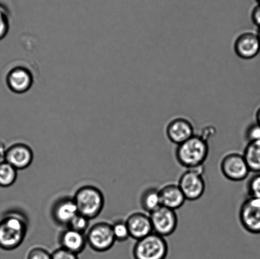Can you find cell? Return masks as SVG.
I'll return each instance as SVG.
<instances>
[{
	"label": "cell",
	"instance_id": "8fae6325",
	"mask_svg": "<svg viewBox=\"0 0 260 259\" xmlns=\"http://www.w3.org/2000/svg\"><path fill=\"white\" fill-rule=\"evenodd\" d=\"M5 161L18 170L27 168L31 164L34 154L30 147L24 143L13 144L5 152Z\"/></svg>",
	"mask_w": 260,
	"mask_h": 259
},
{
	"label": "cell",
	"instance_id": "8992f818",
	"mask_svg": "<svg viewBox=\"0 0 260 259\" xmlns=\"http://www.w3.org/2000/svg\"><path fill=\"white\" fill-rule=\"evenodd\" d=\"M242 227L250 235L260 233V199L247 197L242 203L239 212Z\"/></svg>",
	"mask_w": 260,
	"mask_h": 259
},
{
	"label": "cell",
	"instance_id": "277c9868",
	"mask_svg": "<svg viewBox=\"0 0 260 259\" xmlns=\"http://www.w3.org/2000/svg\"><path fill=\"white\" fill-rule=\"evenodd\" d=\"M168 245L165 237L154 233L137 240L133 249L135 259H166Z\"/></svg>",
	"mask_w": 260,
	"mask_h": 259
},
{
	"label": "cell",
	"instance_id": "83f0119b",
	"mask_svg": "<svg viewBox=\"0 0 260 259\" xmlns=\"http://www.w3.org/2000/svg\"><path fill=\"white\" fill-rule=\"evenodd\" d=\"M251 20L256 27L260 28V5L256 4L252 10Z\"/></svg>",
	"mask_w": 260,
	"mask_h": 259
},
{
	"label": "cell",
	"instance_id": "4316f807",
	"mask_svg": "<svg viewBox=\"0 0 260 259\" xmlns=\"http://www.w3.org/2000/svg\"><path fill=\"white\" fill-rule=\"evenodd\" d=\"M9 22L6 14L0 9V40L4 38L9 31Z\"/></svg>",
	"mask_w": 260,
	"mask_h": 259
},
{
	"label": "cell",
	"instance_id": "30bf717a",
	"mask_svg": "<svg viewBox=\"0 0 260 259\" xmlns=\"http://www.w3.org/2000/svg\"><path fill=\"white\" fill-rule=\"evenodd\" d=\"M234 51L242 59H254L260 52V41L257 32L242 33L234 43Z\"/></svg>",
	"mask_w": 260,
	"mask_h": 259
},
{
	"label": "cell",
	"instance_id": "9c48e42d",
	"mask_svg": "<svg viewBox=\"0 0 260 259\" xmlns=\"http://www.w3.org/2000/svg\"><path fill=\"white\" fill-rule=\"evenodd\" d=\"M153 233L162 237H169L178 227V217L175 210L160 206L149 214Z\"/></svg>",
	"mask_w": 260,
	"mask_h": 259
},
{
	"label": "cell",
	"instance_id": "d4e9b609",
	"mask_svg": "<svg viewBox=\"0 0 260 259\" xmlns=\"http://www.w3.org/2000/svg\"><path fill=\"white\" fill-rule=\"evenodd\" d=\"M27 259H52V253L45 248L36 247L28 253Z\"/></svg>",
	"mask_w": 260,
	"mask_h": 259
},
{
	"label": "cell",
	"instance_id": "5b68a950",
	"mask_svg": "<svg viewBox=\"0 0 260 259\" xmlns=\"http://www.w3.org/2000/svg\"><path fill=\"white\" fill-rule=\"evenodd\" d=\"M203 166L187 169L181 175L178 185L184 195L186 200L196 201L202 197L206 190L203 178Z\"/></svg>",
	"mask_w": 260,
	"mask_h": 259
},
{
	"label": "cell",
	"instance_id": "4fadbf2b",
	"mask_svg": "<svg viewBox=\"0 0 260 259\" xmlns=\"http://www.w3.org/2000/svg\"><path fill=\"white\" fill-rule=\"evenodd\" d=\"M166 134L172 143L179 145L194 135V129L187 119L178 118L168 124Z\"/></svg>",
	"mask_w": 260,
	"mask_h": 259
},
{
	"label": "cell",
	"instance_id": "e0dca14e",
	"mask_svg": "<svg viewBox=\"0 0 260 259\" xmlns=\"http://www.w3.org/2000/svg\"><path fill=\"white\" fill-rule=\"evenodd\" d=\"M59 243L61 248L78 255L85 250L87 242L85 233L68 228L61 233Z\"/></svg>",
	"mask_w": 260,
	"mask_h": 259
},
{
	"label": "cell",
	"instance_id": "d6986e66",
	"mask_svg": "<svg viewBox=\"0 0 260 259\" xmlns=\"http://www.w3.org/2000/svg\"><path fill=\"white\" fill-rule=\"evenodd\" d=\"M140 205L144 212L149 214L161 206L159 189L150 187L145 190L140 197Z\"/></svg>",
	"mask_w": 260,
	"mask_h": 259
},
{
	"label": "cell",
	"instance_id": "ba28073f",
	"mask_svg": "<svg viewBox=\"0 0 260 259\" xmlns=\"http://www.w3.org/2000/svg\"><path fill=\"white\" fill-rule=\"evenodd\" d=\"M86 238L89 246L99 252H106L110 249L116 242L112 225L105 222L94 225L88 230Z\"/></svg>",
	"mask_w": 260,
	"mask_h": 259
},
{
	"label": "cell",
	"instance_id": "cb8c5ba5",
	"mask_svg": "<svg viewBox=\"0 0 260 259\" xmlns=\"http://www.w3.org/2000/svg\"><path fill=\"white\" fill-rule=\"evenodd\" d=\"M248 143L251 141H260V125L256 122L251 123L248 127L245 134Z\"/></svg>",
	"mask_w": 260,
	"mask_h": 259
},
{
	"label": "cell",
	"instance_id": "5bb4252c",
	"mask_svg": "<svg viewBox=\"0 0 260 259\" xmlns=\"http://www.w3.org/2000/svg\"><path fill=\"white\" fill-rule=\"evenodd\" d=\"M130 237L139 240L153 233L149 214L137 212L133 213L126 220Z\"/></svg>",
	"mask_w": 260,
	"mask_h": 259
},
{
	"label": "cell",
	"instance_id": "ffe728a7",
	"mask_svg": "<svg viewBox=\"0 0 260 259\" xmlns=\"http://www.w3.org/2000/svg\"><path fill=\"white\" fill-rule=\"evenodd\" d=\"M17 170L6 161L0 162V187L12 186L16 181Z\"/></svg>",
	"mask_w": 260,
	"mask_h": 259
},
{
	"label": "cell",
	"instance_id": "4dcf8cb0",
	"mask_svg": "<svg viewBox=\"0 0 260 259\" xmlns=\"http://www.w3.org/2000/svg\"><path fill=\"white\" fill-rule=\"evenodd\" d=\"M256 1L259 5H260V0H256Z\"/></svg>",
	"mask_w": 260,
	"mask_h": 259
},
{
	"label": "cell",
	"instance_id": "f546056e",
	"mask_svg": "<svg viewBox=\"0 0 260 259\" xmlns=\"http://www.w3.org/2000/svg\"><path fill=\"white\" fill-rule=\"evenodd\" d=\"M257 34H258V38L260 41V28H259L258 31H257Z\"/></svg>",
	"mask_w": 260,
	"mask_h": 259
},
{
	"label": "cell",
	"instance_id": "9a60e30c",
	"mask_svg": "<svg viewBox=\"0 0 260 259\" xmlns=\"http://www.w3.org/2000/svg\"><path fill=\"white\" fill-rule=\"evenodd\" d=\"M7 84L13 92L22 94L27 92L33 84V76L27 68L17 67L10 71Z\"/></svg>",
	"mask_w": 260,
	"mask_h": 259
},
{
	"label": "cell",
	"instance_id": "7402d4cb",
	"mask_svg": "<svg viewBox=\"0 0 260 259\" xmlns=\"http://www.w3.org/2000/svg\"><path fill=\"white\" fill-rule=\"evenodd\" d=\"M112 229L116 241L124 242L130 237L128 227L126 220H118L112 225Z\"/></svg>",
	"mask_w": 260,
	"mask_h": 259
},
{
	"label": "cell",
	"instance_id": "7a4b0ae2",
	"mask_svg": "<svg viewBox=\"0 0 260 259\" xmlns=\"http://www.w3.org/2000/svg\"><path fill=\"white\" fill-rule=\"evenodd\" d=\"M207 140L202 136L193 135L178 145L175 157L181 166L190 169L204 166L209 155Z\"/></svg>",
	"mask_w": 260,
	"mask_h": 259
},
{
	"label": "cell",
	"instance_id": "52a82bcc",
	"mask_svg": "<svg viewBox=\"0 0 260 259\" xmlns=\"http://www.w3.org/2000/svg\"><path fill=\"white\" fill-rule=\"evenodd\" d=\"M221 173L231 181H243L248 178L251 173L243 154H226L220 163Z\"/></svg>",
	"mask_w": 260,
	"mask_h": 259
},
{
	"label": "cell",
	"instance_id": "603a6c76",
	"mask_svg": "<svg viewBox=\"0 0 260 259\" xmlns=\"http://www.w3.org/2000/svg\"><path fill=\"white\" fill-rule=\"evenodd\" d=\"M89 220L90 219H88L87 217L80 214H78L71 220L68 227L76 231V232L85 233L88 228Z\"/></svg>",
	"mask_w": 260,
	"mask_h": 259
},
{
	"label": "cell",
	"instance_id": "2e32d148",
	"mask_svg": "<svg viewBox=\"0 0 260 259\" xmlns=\"http://www.w3.org/2000/svg\"><path fill=\"white\" fill-rule=\"evenodd\" d=\"M162 206L173 210L180 209L186 199L178 184H168L159 189Z\"/></svg>",
	"mask_w": 260,
	"mask_h": 259
},
{
	"label": "cell",
	"instance_id": "3957f363",
	"mask_svg": "<svg viewBox=\"0 0 260 259\" xmlns=\"http://www.w3.org/2000/svg\"><path fill=\"white\" fill-rule=\"evenodd\" d=\"M73 199L77 206L79 214L90 220L95 219L101 214L105 203L103 192L91 185L79 189Z\"/></svg>",
	"mask_w": 260,
	"mask_h": 259
},
{
	"label": "cell",
	"instance_id": "44dd1931",
	"mask_svg": "<svg viewBox=\"0 0 260 259\" xmlns=\"http://www.w3.org/2000/svg\"><path fill=\"white\" fill-rule=\"evenodd\" d=\"M246 184L248 197L260 199V172H251Z\"/></svg>",
	"mask_w": 260,
	"mask_h": 259
},
{
	"label": "cell",
	"instance_id": "7c38bea8",
	"mask_svg": "<svg viewBox=\"0 0 260 259\" xmlns=\"http://www.w3.org/2000/svg\"><path fill=\"white\" fill-rule=\"evenodd\" d=\"M79 214L73 198L63 197L53 204L51 210L52 219L57 225L67 226Z\"/></svg>",
	"mask_w": 260,
	"mask_h": 259
},
{
	"label": "cell",
	"instance_id": "ac0fdd59",
	"mask_svg": "<svg viewBox=\"0 0 260 259\" xmlns=\"http://www.w3.org/2000/svg\"><path fill=\"white\" fill-rule=\"evenodd\" d=\"M242 154L251 172H260V141L247 143Z\"/></svg>",
	"mask_w": 260,
	"mask_h": 259
},
{
	"label": "cell",
	"instance_id": "f1b7e54d",
	"mask_svg": "<svg viewBox=\"0 0 260 259\" xmlns=\"http://www.w3.org/2000/svg\"><path fill=\"white\" fill-rule=\"evenodd\" d=\"M255 121L260 125V106L257 109L255 113Z\"/></svg>",
	"mask_w": 260,
	"mask_h": 259
},
{
	"label": "cell",
	"instance_id": "484cf974",
	"mask_svg": "<svg viewBox=\"0 0 260 259\" xmlns=\"http://www.w3.org/2000/svg\"><path fill=\"white\" fill-rule=\"evenodd\" d=\"M52 259H78V255L61 247L52 253Z\"/></svg>",
	"mask_w": 260,
	"mask_h": 259
},
{
	"label": "cell",
	"instance_id": "6da1fadb",
	"mask_svg": "<svg viewBox=\"0 0 260 259\" xmlns=\"http://www.w3.org/2000/svg\"><path fill=\"white\" fill-rule=\"evenodd\" d=\"M29 220L24 213L13 210L0 222V247L14 250L22 244L26 236Z\"/></svg>",
	"mask_w": 260,
	"mask_h": 259
}]
</instances>
